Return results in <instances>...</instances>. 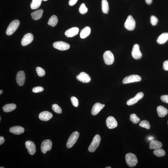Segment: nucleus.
Returning a JSON list of instances; mask_svg holds the SVG:
<instances>
[{
    "label": "nucleus",
    "mask_w": 168,
    "mask_h": 168,
    "mask_svg": "<svg viewBox=\"0 0 168 168\" xmlns=\"http://www.w3.org/2000/svg\"><path fill=\"white\" fill-rule=\"evenodd\" d=\"M126 164L130 167H133L136 166L138 161L136 156L131 153H128L125 156Z\"/></svg>",
    "instance_id": "nucleus-1"
},
{
    "label": "nucleus",
    "mask_w": 168,
    "mask_h": 168,
    "mask_svg": "<svg viewBox=\"0 0 168 168\" xmlns=\"http://www.w3.org/2000/svg\"><path fill=\"white\" fill-rule=\"evenodd\" d=\"M20 22L18 20H15L10 23L7 29L6 34L10 36L12 35L18 28L20 25Z\"/></svg>",
    "instance_id": "nucleus-2"
},
{
    "label": "nucleus",
    "mask_w": 168,
    "mask_h": 168,
    "mask_svg": "<svg viewBox=\"0 0 168 168\" xmlns=\"http://www.w3.org/2000/svg\"><path fill=\"white\" fill-rule=\"evenodd\" d=\"M101 140V138L99 135H95L88 148L89 151L90 152L95 151L99 146Z\"/></svg>",
    "instance_id": "nucleus-3"
},
{
    "label": "nucleus",
    "mask_w": 168,
    "mask_h": 168,
    "mask_svg": "<svg viewBox=\"0 0 168 168\" xmlns=\"http://www.w3.org/2000/svg\"><path fill=\"white\" fill-rule=\"evenodd\" d=\"M79 133L78 131L74 132L69 137L66 143L68 148H70L73 146L79 138Z\"/></svg>",
    "instance_id": "nucleus-4"
},
{
    "label": "nucleus",
    "mask_w": 168,
    "mask_h": 168,
    "mask_svg": "<svg viewBox=\"0 0 168 168\" xmlns=\"http://www.w3.org/2000/svg\"><path fill=\"white\" fill-rule=\"evenodd\" d=\"M124 26L128 30L133 31L136 27V22L131 15L127 17L124 24Z\"/></svg>",
    "instance_id": "nucleus-5"
},
{
    "label": "nucleus",
    "mask_w": 168,
    "mask_h": 168,
    "mask_svg": "<svg viewBox=\"0 0 168 168\" xmlns=\"http://www.w3.org/2000/svg\"><path fill=\"white\" fill-rule=\"evenodd\" d=\"M103 59L105 63L108 65H111L113 64L114 61V55L110 51H105L104 53Z\"/></svg>",
    "instance_id": "nucleus-6"
},
{
    "label": "nucleus",
    "mask_w": 168,
    "mask_h": 168,
    "mask_svg": "<svg viewBox=\"0 0 168 168\" xmlns=\"http://www.w3.org/2000/svg\"><path fill=\"white\" fill-rule=\"evenodd\" d=\"M141 80V78L139 75L132 74L126 77L123 79V84H125L131 83L140 82Z\"/></svg>",
    "instance_id": "nucleus-7"
},
{
    "label": "nucleus",
    "mask_w": 168,
    "mask_h": 168,
    "mask_svg": "<svg viewBox=\"0 0 168 168\" xmlns=\"http://www.w3.org/2000/svg\"><path fill=\"white\" fill-rule=\"evenodd\" d=\"M54 47L60 51H65L70 48V46L68 43L63 41H56L53 43Z\"/></svg>",
    "instance_id": "nucleus-8"
},
{
    "label": "nucleus",
    "mask_w": 168,
    "mask_h": 168,
    "mask_svg": "<svg viewBox=\"0 0 168 168\" xmlns=\"http://www.w3.org/2000/svg\"><path fill=\"white\" fill-rule=\"evenodd\" d=\"M52 142L49 140H46L43 141L41 145V150L43 153L45 154L48 151L51 150Z\"/></svg>",
    "instance_id": "nucleus-9"
},
{
    "label": "nucleus",
    "mask_w": 168,
    "mask_h": 168,
    "mask_svg": "<svg viewBox=\"0 0 168 168\" xmlns=\"http://www.w3.org/2000/svg\"><path fill=\"white\" fill-rule=\"evenodd\" d=\"M131 55L133 58L136 60L141 59L142 57V54L140 51L139 46L136 44L133 46Z\"/></svg>",
    "instance_id": "nucleus-10"
},
{
    "label": "nucleus",
    "mask_w": 168,
    "mask_h": 168,
    "mask_svg": "<svg viewBox=\"0 0 168 168\" xmlns=\"http://www.w3.org/2000/svg\"><path fill=\"white\" fill-rule=\"evenodd\" d=\"M26 76L25 72L23 71H20L17 73L16 80L17 84L19 86H23L25 82Z\"/></svg>",
    "instance_id": "nucleus-11"
},
{
    "label": "nucleus",
    "mask_w": 168,
    "mask_h": 168,
    "mask_svg": "<svg viewBox=\"0 0 168 168\" xmlns=\"http://www.w3.org/2000/svg\"><path fill=\"white\" fill-rule=\"evenodd\" d=\"M25 144L26 148L29 154L31 155H34L36 150L35 144L32 141H27L26 142Z\"/></svg>",
    "instance_id": "nucleus-12"
},
{
    "label": "nucleus",
    "mask_w": 168,
    "mask_h": 168,
    "mask_svg": "<svg viewBox=\"0 0 168 168\" xmlns=\"http://www.w3.org/2000/svg\"><path fill=\"white\" fill-rule=\"evenodd\" d=\"M33 39V36L32 33H28L26 34L22 40L21 44L23 46H27L32 42Z\"/></svg>",
    "instance_id": "nucleus-13"
},
{
    "label": "nucleus",
    "mask_w": 168,
    "mask_h": 168,
    "mask_svg": "<svg viewBox=\"0 0 168 168\" xmlns=\"http://www.w3.org/2000/svg\"><path fill=\"white\" fill-rule=\"evenodd\" d=\"M77 80L83 83H88L91 81V78L89 74L85 72L80 73L76 76Z\"/></svg>",
    "instance_id": "nucleus-14"
},
{
    "label": "nucleus",
    "mask_w": 168,
    "mask_h": 168,
    "mask_svg": "<svg viewBox=\"0 0 168 168\" xmlns=\"http://www.w3.org/2000/svg\"><path fill=\"white\" fill-rule=\"evenodd\" d=\"M144 94L143 93L139 92L137 93L134 98L130 99L128 100L126 103L128 105H131L134 104L139 100H141L143 97Z\"/></svg>",
    "instance_id": "nucleus-15"
},
{
    "label": "nucleus",
    "mask_w": 168,
    "mask_h": 168,
    "mask_svg": "<svg viewBox=\"0 0 168 168\" xmlns=\"http://www.w3.org/2000/svg\"><path fill=\"white\" fill-rule=\"evenodd\" d=\"M106 124L109 129H113L117 127V122L116 119L113 117H108L106 119Z\"/></svg>",
    "instance_id": "nucleus-16"
},
{
    "label": "nucleus",
    "mask_w": 168,
    "mask_h": 168,
    "mask_svg": "<svg viewBox=\"0 0 168 168\" xmlns=\"http://www.w3.org/2000/svg\"><path fill=\"white\" fill-rule=\"evenodd\" d=\"M105 106V105L99 103L95 104L92 109L91 111L92 115L93 116L97 115Z\"/></svg>",
    "instance_id": "nucleus-17"
},
{
    "label": "nucleus",
    "mask_w": 168,
    "mask_h": 168,
    "mask_svg": "<svg viewBox=\"0 0 168 168\" xmlns=\"http://www.w3.org/2000/svg\"><path fill=\"white\" fill-rule=\"evenodd\" d=\"M53 115L51 112L45 111L41 112L39 115V118L40 120L44 121H47L52 118Z\"/></svg>",
    "instance_id": "nucleus-18"
},
{
    "label": "nucleus",
    "mask_w": 168,
    "mask_h": 168,
    "mask_svg": "<svg viewBox=\"0 0 168 168\" xmlns=\"http://www.w3.org/2000/svg\"><path fill=\"white\" fill-rule=\"evenodd\" d=\"M79 31V29L78 28L73 27L66 31L65 35L67 37H72L77 35Z\"/></svg>",
    "instance_id": "nucleus-19"
},
{
    "label": "nucleus",
    "mask_w": 168,
    "mask_h": 168,
    "mask_svg": "<svg viewBox=\"0 0 168 168\" xmlns=\"http://www.w3.org/2000/svg\"><path fill=\"white\" fill-rule=\"evenodd\" d=\"M9 131L13 134L20 135L24 133L25 132V129L21 126H16L10 128Z\"/></svg>",
    "instance_id": "nucleus-20"
},
{
    "label": "nucleus",
    "mask_w": 168,
    "mask_h": 168,
    "mask_svg": "<svg viewBox=\"0 0 168 168\" xmlns=\"http://www.w3.org/2000/svg\"><path fill=\"white\" fill-rule=\"evenodd\" d=\"M162 143L161 142L155 140H152L150 144L149 148L151 150L159 149L162 148Z\"/></svg>",
    "instance_id": "nucleus-21"
},
{
    "label": "nucleus",
    "mask_w": 168,
    "mask_h": 168,
    "mask_svg": "<svg viewBox=\"0 0 168 168\" xmlns=\"http://www.w3.org/2000/svg\"><path fill=\"white\" fill-rule=\"evenodd\" d=\"M157 110L159 116L160 117H165L168 113L167 109L162 105H160L157 107Z\"/></svg>",
    "instance_id": "nucleus-22"
},
{
    "label": "nucleus",
    "mask_w": 168,
    "mask_h": 168,
    "mask_svg": "<svg viewBox=\"0 0 168 168\" xmlns=\"http://www.w3.org/2000/svg\"><path fill=\"white\" fill-rule=\"evenodd\" d=\"M168 40V33H164L161 35L157 38V42L159 44H164Z\"/></svg>",
    "instance_id": "nucleus-23"
},
{
    "label": "nucleus",
    "mask_w": 168,
    "mask_h": 168,
    "mask_svg": "<svg viewBox=\"0 0 168 168\" xmlns=\"http://www.w3.org/2000/svg\"><path fill=\"white\" fill-rule=\"evenodd\" d=\"M43 10L42 9L38 10L31 13V15L33 20H37L40 19L42 17Z\"/></svg>",
    "instance_id": "nucleus-24"
},
{
    "label": "nucleus",
    "mask_w": 168,
    "mask_h": 168,
    "mask_svg": "<svg viewBox=\"0 0 168 168\" xmlns=\"http://www.w3.org/2000/svg\"><path fill=\"white\" fill-rule=\"evenodd\" d=\"M90 28L88 26L85 27L84 28L81 30L80 34V38L82 39H84L89 36L91 32Z\"/></svg>",
    "instance_id": "nucleus-25"
},
{
    "label": "nucleus",
    "mask_w": 168,
    "mask_h": 168,
    "mask_svg": "<svg viewBox=\"0 0 168 168\" xmlns=\"http://www.w3.org/2000/svg\"><path fill=\"white\" fill-rule=\"evenodd\" d=\"M16 108V105L15 104H8L3 107V111L6 112H10L15 110Z\"/></svg>",
    "instance_id": "nucleus-26"
},
{
    "label": "nucleus",
    "mask_w": 168,
    "mask_h": 168,
    "mask_svg": "<svg viewBox=\"0 0 168 168\" xmlns=\"http://www.w3.org/2000/svg\"><path fill=\"white\" fill-rule=\"evenodd\" d=\"M58 22L57 17L56 16L53 15L52 16L48 21V25L51 26L52 27H54L56 25Z\"/></svg>",
    "instance_id": "nucleus-27"
},
{
    "label": "nucleus",
    "mask_w": 168,
    "mask_h": 168,
    "mask_svg": "<svg viewBox=\"0 0 168 168\" xmlns=\"http://www.w3.org/2000/svg\"><path fill=\"white\" fill-rule=\"evenodd\" d=\"M102 11L104 13L108 14L109 11L108 3L107 0H102Z\"/></svg>",
    "instance_id": "nucleus-28"
},
{
    "label": "nucleus",
    "mask_w": 168,
    "mask_h": 168,
    "mask_svg": "<svg viewBox=\"0 0 168 168\" xmlns=\"http://www.w3.org/2000/svg\"><path fill=\"white\" fill-rule=\"evenodd\" d=\"M42 0H32L31 4V8L32 9H37L40 7Z\"/></svg>",
    "instance_id": "nucleus-29"
},
{
    "label": "nucleus",
    "mask_w": 168,
    "mask_h": 168,
    "mask_svg": "<svg viewBox=\"0 0 168 168\" xmlns=\"http://www.w3.org/2000/svg\"><path fill=\"white\" fill-rule=\"evenodd\" d=\"M154 155L158 157L164 156L165 155V152L164 150L159 149L154 150L153 152Z\"/></svg>",
    "instance_id": "nucleus-30"
},
{
    "label": "nucleus",
    "mask_w": 168,
    "mask_h": 168,
    "mask_svg": "<svg viewBox=\"0 0 168 168\" xmlns=\"http://www.w3.org/2000/svg\"><path fill=\"white\" fill-rule=\"evenodd\" d=\"M129 119L134 124H137L140 121V119L135 114H131Z\"/></svg>",
    "instance_id": "nucleus-31"
},
{
    "label": "nucleus",
    "mask_w": 168,
    "mask_h": 168,
    "mask_svg": "<svg viewBox=\"0 0 168 168\" xmlns=\"http://www.w3.org/2000/svg\"><path fill=\"white\" fill-rule=\"evenodd\" d=\"M139 126L148 129H149L150 128V123L148 121L146 120L141 121L140 123Z\"/></svg>",
    "instance_id": "nucleus-32"
},
{
    "label": "nucleus",
    "mask_w": 168,
    "mask_h": 168,
    "mask_svg": "<svg viewBox=\"0 0 168 168\" xmlns=\"http://www.w3.org/2000/svg\"><path fill=\"white\" fill-rule=\"evenodd\" d=\"M79 11L81 14L84 15L87 12L88 8H87L84 3H82L80 6L79 8Z\"/></svg>",
    "instance_id": "nucleus-33"
},
{
    "label": "nucleus",
    "mask_w": 168,
    "mask_h": 168,
    "mask_svg": "<svg viewBox=\"0 0 168 168\" xmlns=\"http://www.w3.org/2000/svg\"><path fill=\"white\" fill-rule=\"evenodd\" d=\"M52 108L55 113L58 114H60L62 113L61 108L56 104H54L52 105Z\"/></svg>",
    "instance_id": "nucleus-34"
},
{
    "label": "nucleus",
    "mask_w": 168,
    "mask_h": 168,
    "mask_svg": "<svg viewBox=\"0 0 168 168\" xmlns=\"http://www.w3.org/2000/svg\"><path fill=\"white\" fill-rule=\"evenodd\" d=\"M36 71L38 75L40 77H43L45 74V70L40 67H38L36 68Z\"/></svg>",
    "instance_id": "nucleus-35"
},
{
    "label": "nucleus",
    "mask_w": 168,
    "mask_h": 168,
    "mask_svg": "<svg viewBox=\"0 0 168 168\" xmlns=\"http://www.w3.org/2000/svg\"><path fill=\"white\" fill-rule=\"evenodd\" d=\"M158 21V19L155 16L152 15L151 16L150 22L152 25L155 26L156 25Z\"/></svg>",
    "instance_id": "nucleus-36"
},
{
    "label": "nucleus",
    "mask_w": 168,
    "mask_h": 168,
    "mask_svg": "<svg viewBox=\"0 0 168 168\" xmlns=\"http://www.w3.org/2000/svg\"><path fill=\"white\" fill-rule=\"evenodd\" d=\"M71 102L72 104L74 107H77L79 105V101L77 98L74 97H72L71 98Z\"/></svg>",
    "instance_id": "nucleus-37"
},
{
    "label": "nucleus",
    "mask_w": 168,
    "mask_h": 168,
    "mask_svg": "<svg viewBox=\"0 0 168 168\" xmlns=\"http://www.w3.org/2000/svg\"><path fill=\"white\" fill-rule=\"evenodd\" d=\"M44 90V88L42 87L38 86L34 88L32 90V91L34 93H38L43 91Z\"/></svg>",
    "instance_id": "nucleus-38"
},
{
    "label": "nucleus",
    "mask_w": 168,
    "mask_h": 168,
    "mask_svg": "<svg viewBox=\"0 0 168 168\" xmlns=\"http://www.w3.org/2000/svg\"><path fill=\"white\" fill-rule=\"evenodd\" d=\"M161 99L164 103H168V95H162L161 97Z\"/></svg>",
    "instance_id": "nucleus-39"
},
{
    "label": "nucleus",
    "mask_w": 168,
    "mask_h": 168,
    "mask_svg": "<svg viewBox=\"0 0 168 168\" xmlns=\"http://www.w3.org/2000/svg\"><path fill=\"white\" fill-rule=\"evenodd\" d=\"M163 69L165 70H168V60H166L164 62Z\"/></svg>",
    "instance_id": "nucleus-40"
},
{
    "label": "nucleus",
    "mask_w": 168,
    "mask_h": 168,
    "mask_svg": "<svg viewBox=\"0 0 168 168\" xmlns=\"http://www.w3.org/2000/svg\"><path fill=\"white\" fill-rule=\"evenodd\" d=\"M78 0H70L69 1V4L70 6H73L77 2Z\"/></svg>",
    "instance_id": "nucleus-41"
},
{
    "label": "nucleus",
    "mask_w": 168,
    "mask_h": 168,
    "mask_svg": "<svg viewBox=\"0 0 168 168\" xmlns=\"http://www.w3.org/2000/svg\"><path fill=\"white\" fill-rule=\"evenodd\" d=\"M5 141L4 138L2 136L0 137V145H2L4 143Z\"/></svg>",
    "instance_id": "nucleus-42"
},
{
    "label": "nucleus",
    "mask_w": 168,
    "mask_h": 168,
    "mask_svg": "<svg viewBox=\"0 0 168 168\" xmlns=\"http://www.w3.org/2000/svg\"><path fill=\"white\" fill-rule=\"evenodd\" d=\"M153 0H145V2L147 4L150 5L151 4Z\"/></svg>",
    "instance_id": "nucleus-43"
},
{
    "label": "nucleus",
    "mask_w": 168,
    "mask_h": 168,
    "mask_svg": "<svg viewBox=\"0 0 168 168\" xmlns=\"http://www.w3.org/2000/svg\"><path fill=\"white\" fill-rule=\"evenodd\" d=\"M154 138L152 136H150L148 138V139L150 141H151L154 139Z\"/></svg>",
    "instance_id": "nucleus-44"
},
{
    "label": "nucleus",
    "mask_w": 168,
    "mask_h": 168,
    "mask_svg": "<svg viewBox=\"0 0 168 168\" xmlns=\"http://www.w3.org/2000/svg\"><path fill=\"white\" fill-rule=\"evenodd\" d=\"M3 91L2 90H0V94H2V93H3Z\"/></svg>",
    "instance_id": "nucleus-45"
},
{
    "label": "nucleus",
    "mask_w": 168,
    "mask_h": 168,
    "mask_svg": "<svg viewBox=\"0 0 168 168\" xmlns=\"http://www.w3.org/2000/svg\"><path fill=\"white\" fill-rule=\"evenodd\" d=\"M105 168H111V167H105Z\"/></svg>",
    "instance_id": "nucleus-46"
},
{
    "label": "nucleus",
    "mask_w": 168,
    "mask_h": 168,
    "mask_svg": "<svg viewBox=\"0 0 168 168\" xmlns=\"http://www.w3.org/2000/svg\"><path fill=\"white\" fill-rule=\"evenodd\" d=\"M42 1H48V0H42Z\"/></svg>",
    "instance_id": "nucleus-47"
},
{
    "label": "nucleus",
    "mask_w": 168,
    "mask_h": 168,
    "mask_svg": "<svg viewBox=\"0 0 168 168\" xmlns=\"http://www.w3.org/2000/svg\"><path fill=\"white\" fill-rule=\"evenodd\" d=\"M0 168H4V167H0Z\"/></svg>",
    "instance_id": "nucleus-48"
},
{
    "label": "nucleus",
    "mask_w": 168,
    "mask_h": 168,
    "mask_svg": "<svg viewBox=\"0 0 168 168\" xmlns=\"http://www.w3.org/2000/svg\"><path fill=\"white\" fill-rule=\"evenodd\" d=\"M1 117H0V121H1Z\"/></svg>",
    "instance_id": "nucleus-49"
},
{
    "label": "nucleus",
    "mask_w": 168,
    "mask_h": 168,
    "mask_svg": "<svg viewBox=\"0 0 168 168\" xmlns=\"http://www.w3.org/2000/svg\"><path fill=\"white\" fill-rule=\"evenodd\" d=\"M167 124H168V122H167Z\"/></svg>",
    "instance_id": "nucleus-50"
}]
</instances>
